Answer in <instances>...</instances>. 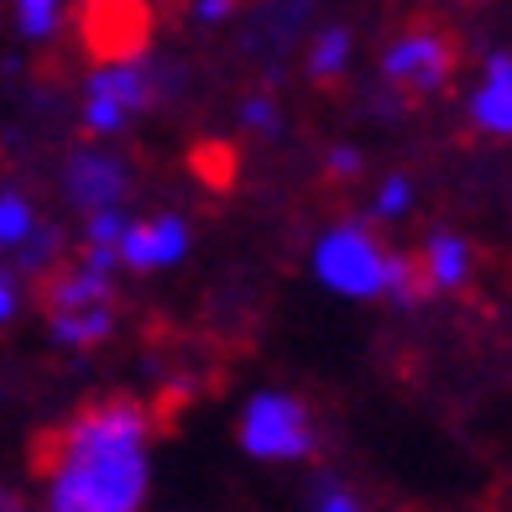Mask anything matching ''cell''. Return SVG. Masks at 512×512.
Returning a JSON list of instances; mask_svg holds the SVG:
<instances>
[{"label":"cell","instance_id":"obj_22","mask_svg":"<svg viewBox=\"0 0 512 512\" xmlns=\"http://www.w3.org/2000/svg\"><path fill=\"white\" fill-rule=\"evenodd\" d=\"M21 314V288H16V277L0 267V324H11Z\"/></svg>","mask_w":512,"mask_h":512},{"label":"cell","instance_id":"obj_17","mask_svg":"<svg viewBox=\"0 0 512 512\" xmlns=\"http://www.w3.org/2000/svg\"><path fill=\"white\" fill-rule=\"evenodd\" d=\"M309 512H366L361 492L340 476H314L309 486Z\"/></svg>","mask_w":512,"mask_h":512},{"label":"cell","instance_id":"obj_10","mask_svg":"<svg viewBox=\"0 0 512 512\" xmlns=\"http://www.w3.org/2000/svg\"><path fill=\"white\" fill-rule=\"evenodd\" d=\"M471 267H476L471 241L455 236V230H429L424 251H418V272H424L429 293H460L471 283Z\"/></svg>","mask_w":512,"mask_h":512},{"label":"cell","instance_id":"obj_9","mask_svg":"<svg viewBox=\"0 0 512 512\" xmlns=\"http://www.w3.org/2000/svg\"><path fill=\"white\" fill-rule=\"evenodd\" d=\"M126 272H162V267H178L189 256V225L178 215H152V220H131L121 246H115Z\"/></svg>","mask_w":512,"mask_h":512},{"label":"cell","instance_id":"obj_4","mask_svg":"<svg viewBox=\"0 0 512 512\" xmlns=\"http://www.w3.org/2000/svg\"><path fill=\"white\" fill-rule=\"evenodd\" d=\"M236 439H241V450L251 460H272V465L309 460L319 450L314 413H309L304 398H293V392H256V398L241 408Z\"/></svg>","mask_w":512,"mask_h":512},{"label":"cell","instance_id":"obj_12","mask_svg":"<svg viewBox=\"0 0 512 512\" xmlns=\"http://www.w3.org/2000/svg\"><path fill=\"white\" fill-rule=\"evenodd\" d=\"M63 251H68V236H63V230L48 225V220H37L32 236L11 251V262H16L21 277H37V283H42V277H48V272L63 262Z\"/></svg>","mask_w":512,"mask_h":512},{"label":"cell","instance_id":"obj_13","mask_svg":"<svg viewBox=\"0 0 512 512\" xmlns=\"http://www.w3.org/2000/svg\"><path fill=\"white\" fill-rule=\"evenodd\" d=\"M37 220L42 215H37V204L27 194H21V189H0V251L11 256L37 230Z\"/></svg>","mask_w":512,"mask_h":512},{"label":"cell","instance_id":"obj_7","mask_svg":"<svg viewBox=\"0 0 512 512\" xmlns=\"http://www.w3.org/2000/svg\"><path fill=\"white\" fill-rule=\"evenodd\" d=\"M79 32H84V48L100 63L142 58L147 37H152V11H147V0H84Z\"/></svg>","mask_w":512,"mask_h":512},{"label":"cell","instance_id":"obj_14","mask_svg":"<svg viewBox=\"0 0 512 512\" xmlns=\"http://www.w3.org/2000/svg\"><path fill=\"white\" fill-rule=\"evenodd\" d=\"M345 63H351V32H345V27H324L314 37V48H309V74L319 84H330V79L345 74Z\"/></svg>","mask_w":512,"mask_h":512},{"label":"cell","instance_id":"obj_21","mask_svg":"<svg viewBox=\"0 0 512 512\" xmlns=\"http://www.w3.org/2000/svg\"><path fill=\"white\" fill-rule=\"evenodd\" d=\"M324 168H330V178H356L366 168V157L356 147H335L330 157H324Z\"/></svg>","mask_w":512,"mask_h":512},{"label":"cell","instance_id":"obj_2","mask_svg":"<svg viewBox=\"0 0 512 512\" xmlns=\"http://www.w3.org/2000/svg\"><path fill=\"white\" fill-rule=\"evenodd\" d=\"M42 304H48V330L63 351H95L115 335V272L89 267L84 256L63 262L42 277Z\"/></svg>","mask_w":512,"mask_h":512},{"label":"cell","instance_id":"obj_1","mask_svg":"<svg viewBox=\"0 0 512 512\" xmlns=\"http://www.w3.org/2000/svg\"><path fill=\"white\" fill-rule=\"evenodd\" d=\"M48 512H142L152 486V413L100 398L48 439Z\"/></svg>","mask_w":512,"mask_h":512},{"label":"cell","instance_id":"obj_8","mask_svg":"<svg viewBox=\"0 0 512 512\" xmlns=\"http://www.w3.org/2000/svg\"><path fill=\"white\" fill-rule=\"evenodd\" d=\"M126 162L105 152V147H79L63 162V199L79 209V215H95V209H121L126 204Z\"/></svg>","mask_w":512,"mask_h":512},{"label":"cell","instance_id":"obj_20","mask_svg":"<svg viewBox=\"0 0 512 512\" xmlns=\"http://www.w3.org/2000/svg\"><path fill=\"white\" fill-rule=\"evenodd\" d=\"M241 126H246V131H267V136H272L283 121H277V105H272L267 95H251V100L241 105Z\"/></svg>","mask_w":512,"mask_h":512},{"label":"cell","instance_id":"obj_23","mask_svg":"<svg viewBox=\"0 0 512 512\" xmlns=\"http://www.w3.org/2000/svg\"><path fill=\"white\" fill-rule=\"evenodd\" d=\"M230 11H236V0H194V16L199 21H225Z\"/></svg>","mask_w":512,"mask_h":512},{"label":"cell","instance_id":"obj_19","mask_svg":"<svg viewBox=\"0 0 512 512\" xmlns=\"http://www.w3.org/2000/svg\"><path fill=\"white\" fill-rule=\"evenodd\" d=\"M413 209V178L408 173H387L382 189H377V204H371V215L377 220H403Z\"/></svg>","mask_w":512,"mask_h":512},{"label":"cell","instance_id":"obj_16","mask_svg":"<svg viewBox=\"0 0 512 512\" xmlns=\"http://www.w3.org/2000/svg\"><path fill=\"white\" fill-rule=\"evenodd\" d=\"M126 225H131L126 209H95V215H84V251H110L115 256ZM115 262H121V256H115Z\"/></svg>","mask_w":512,"mask_h":512},{"label":"cell","instance_id":"obj_3","mask_svg":"<svg viewBox=\"0 0 512 512\" xmlns=\"http://www.w3.org/2000/svg\"><path fill=\"white\" fill-rule=\"evenodd\" d=\"M387 246L377 241V230L366 220H340L314 241V277L340 298H382L387 293Z\"/></svg>","mask_w":512,"mask_h":512},{"label":"cell","instance_id":"obj_18","mask_svg":"<svg viewBox=\"0 0 512 512\" xmlns=\"http://www.w3.org/2000/svg\"><path fill=\"white\" fill-rule=\"evenodd\" d=\"M58 21H63V0H16V27H21V37L42 42V37L58 32Z\"/></svg>","mask_w":512,"mask_h":512},{"label":"cell","instance_id":"obj_5","mask_svg":"<svg viewBox=\"0 0 512 512\" xmlns=\"http://www.w3.org/2000/svg\"><path fill=\"white\" fill-rule=\"evenodd\" d=\"M162 95V74L142 58H121V63H100L84 84V126L89 136H121L131 126V115L152 110Z\"/></svg>","mask_w":512,"mask_h":512},{"label":"cell","instance_id":"obj_11","mask_svg":"<svg viewBox=\"0 0 512 512\" xmlns=\"http://www.w3.org/2000/svg\"><path fill=\"white\" fill-rule=\"evenodd\" d=\"M471 121L486 136H512V58L507 53L486 58V79L471 95Z\"/></svg>","mask_w":512,"mask_h":512},{"label":"cell","instance_id":"obj_15","mask_svg":"<svg viewBox=\"0 0 512 512\" xmlns=\"http://www.w3.org/2000/svg\"><path fill=\"white\" fill-rule=\"evenodd\" d=\"M424 293H429V288H424V272H418V256L392 251V256H387V293H382V298H392L398 309H413Z\"/></svg>","mask_w":512,"mask_h":512},{"label":"cell","instance_id":"obj_24","mask_svg":"<svg viewBox=\"0 0 512 512\" xmlns=\"http://www.w3.org/2000/svg\"><path fill=\"white\" fill-rule=\"evenodd\" d=\"M0 512H32V507L21 502V497L11 492V486H0Z\"/></svg>","mask_w":512,"mask_h":512},{"label":"cell","instance_id":"obj_6","mask_svg":"<svg viewBox=\"0 0 512 512\" xmlns=\"http://www.w3.org/2000/svg\"><path fill=\"white\" fill-rule=\"evenodd\" d=\"M455 63H460V48L445 27H408L382 53V79L408 89V95H439L455 79Z\"/></svg>","mask_w":512,"mask_h":512}]
</instances>
